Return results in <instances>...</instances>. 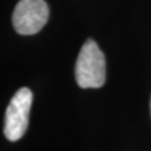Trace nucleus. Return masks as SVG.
Instances as JSON below:
<instances>
[{
  "label": "nucleus",
  "instance_id": "1",
  "mask_svg": "<svg viewBox=\"0 0 151 151\" xmlns=\"http://www.w3.org/2000/svg\"><path fill=\"white\" fill-rule=\"evenodd\" d=\"M74 76L81 88H100L106 81L105 55L92 39L84 42L79 50Z\"/></svg>",
  "mask_w": 151,
  "mask_h": 151
},
{
  "label": "nucleus",
  "instance_id": "2",
  "mask_svg": "<svg viewBox=\"0 0 151 151\" xmlns=\"http://www.w3.org/2000/svg\"><path fill=\"white\" fill-rule=\"evenodd\" d=\"M33 102V93L23 87L15 92L6 108L4 134L9 141H18L24 136L29 122V113Z\"/></svg>",
  "mask_w": 151,
  "mask_h": 151
},
{
  "label": "nucleus",
  "instance_id": "3",
  "mask_svg": "<svg viewBox=\"0 0 151 151\" xmlns=\"http://www.w3.org/2000/svg\"><path fill=\"white\" fill-rule=\"evenodd\" d=\"M49 18L44 0H20L13 13V27L22 35H33L43 28Z\"/></svg>",
  "mask_w": 151,
  "mask_h": 151
},
{
  "label": "nucleus",
  "instance_id": "4",
  "mask_svg": "<svg viewBox=\"0 0 151 151\" xmlns=\"http://www.w3.org/2000/svg\"><path fill=\"white\" fill-rule=\"evenodd\" d=\"M150 110H151V101H150Z\"/></svg>",
  "mask_w": 151,
  "mask_h": 151
}]
</instances>
